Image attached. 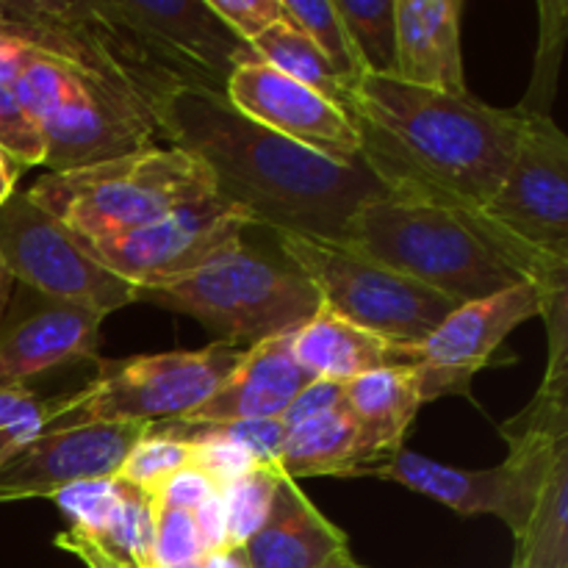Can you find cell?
<instances>
[{
	"label": "cell",
	"instance_id": "83f0119b",
	"mask_svg": "<svg viewBox=\"0 0 568 568\" xmlns=\"http://www.w3.org/2000/svg\"><path fill=\"white\" fill-rule=\"evenodd\" d=\"M281 477L275 466H253L247 475L233 480L222 491L227 514V544L244 547L261 530Z\"/></svg>",
	"mask_w": 568,
	"mask_h": 568
},
{
	"label": "cell",
	"instance_id": "5bb4252c",
	"mask_svg": "<svg viewBox=\"0 0 568 568\" xmlns=\"http://www.w3.org/2000/svg\"><path fill=\"white\" fill-rule=\"evenodd\" d=\"M150 433L144 422H89L42 430L0 466V503L48 497L83 480H111Z\"/></svg>",
	"mask_w": 568,
	"mask_h": 568
},
{
	"label": "cell",
	"instance_id": "cb8c5ba5",
	"mask_svg": "<svg viewBox=\"0 0 568 568\" xmlns=\"http://www.w3.org/2000/svg\"><path fill=\"white\" fill-rule=\"evenodd\" d=\"M250 48L264 64L275 67L277 72L303 83V87L314 89V92H320L322 98L336 103L347 114V87L338 81L325 55L316 50V44L286 17H281L275 26L266 28Z\"/></svg>",
	"mask_w": 568,
	"mask_h": 568
},
{
	"label": "cell",
	"instance_id": "1f68e13d",
	"mask_svg": "<svg viewBox=\"0 0 568 568\" xmlns=\"http://www.w3.org/2000/svg\"><path fill=\"white\" fill-rule=\"evenodd\" d=\"M53 503L64 510L70 525L83 527L89 532H103L120 503V480L111 477V480L75 483L55 494Z\"/></svg>",
	"mask_w": 568,
	"mask_h": 568
},
{
	"label": "cell",
	"instance_id": "4dcf8cb0",
	"mask_svg": "<svg viewBox=\"0 0 568 568\" xmlns=\"http://www.w3.org/2000/svg\"><path fill=\"white\" fill-rule=\"evenodd\" d=\"M48 403L28 386H0V466L44 430Z\"/></svg>",
	"mask_w": 568,
	"mask_h": 568
},
{
	"label": "cell",
	"instance_id": "ac0fdd59",
	"mask_svg": "<svg viewBox=\"0 0 568 568\" xmlns=\"http://www.w3.org/2000/svg\"><path fill=\"white\" fill-rule=\"evenodd\" d=\"M460 0H394L397 48L392 78L410 87L469 94L460 55Z\"/></svg>",
	"mask_w": 568,
	"mask_h": 568
},
{
	"label": "cell",
	"instance_id": "ab89813d",
	"mask_svg": "<svg viewBox=\"0 0 568 568\" xmlns=\"http://www.w3.org/2000/svg\"><path fill=\"white\" fill-rule=\"evenodd\" d=\"M205 568H253L247 560V552L244 547H236V544H227L220 552H211L203 558Z\"/></svg>",
	"mask_w": 568,
	"mask_h": 568
},
{
	"label": "cell",
	"instance_id": "4316f807",
	"mask_svg": "<svg viewBox=\"0 0 568 568\" xmlns=\"http://www.w3.org/2000/svg\"><path fill=\"white\" fill-rule=\"evenodd\" d=\"M541 11V42H538L536 72H532L530 92L519 105L521 114L549 116L552 109L555 87H558V70L564 61L566 33H568V3L564 0H544Z\"/></svg>",
	"mask_w": 568,
	"mask_h": 568
},
{
	"label": "cell",
	"instance_id": "7c38bea8",
	"mask_svg": "<svg viewBox=\"0 0 568 568\" xmlns=\"http://www.w3.org/2000/svg\"><path fill=\"white\" fill-rule=\"evenodd\" d=\"M486 214L541 253L568 261V142L552 116L525 114L514 164Z\"/></svg>",
	"mask_w": 568,
	"mask_h": 568
},
{
	"label": "cell",
	"instance_id": "60d3db41",
	"mask_svg": "<svg viewBox=\"0 0 568 568\" xmlns=\"http://www.w3.org/2000/svg\"><path fill=\"white\" fill-rule=\"evenodd\" d=\"M20 164H14V161L9 159V155L0 150V205L6 203V200L11 197V194L17 192V178H20Z\"/></svg>",
	"mask_w": 568,
	"mask_h": 568
},
{
	"label": "cell",
	"instance_id": "7402d4cb",
	"mask_svg": "<svg viewBox=\"0 0 568 568\" xmlns=\"http://www.w3.org/2000/svg\"><path fill=\"white\" fill-rule=\"evenodd\" d=\"M381 466V458L361 433L358 422L338 405L331 414L303 422L286 433V444L277 458V471L297 483L300 477H361Z\"/></svg>",
	"mask_w": 568,
	"mask_h": 568
},
{
	"label": "cell",
	"instance_id": "277c9868",
	"mask_svg": "<svg viewBox=\"0 0 568 568\" xmlns=\"http://www.w3.org/2000/svg\"><path fill=\"white\" fill-rule=\"evenodd\" d=\"M28 200L78 239L116 236L214 197V178L181 148H144L70 172H48Z\"/></svg>",
	"mask_w": 568,
	"mask_h": 568
},
{
	"label": "cell",
	"instance_id": "5b68a950",
	"mask_svg": "<svg viewBox=\"0 0 568 568\" xmlns=\"http://www.w3.org/2000/svg\"><path fill=\"white\" fill-rule=\"evenodd\" d=\"M136 303L192 316L216 342L239 349L297 331L322 308L308 277L244 244L225 250L181 281L139 288Z\"/></svg>",
	"mask_w": 568,
	"mask_h": 568
},
{
	"label": "cell",
	"instance_id": "f546056e",
	"mask_svg": "<svg viewBox=\"0 0 568 568\" xmlns=\"http://www.w3.org/2000/svg\"><path fill=\"white\" fill-rule=\"evenodd\" d=\"M148 499L153 514V568H181L205 558L194 516L189 510L166 508L150 494Z\"/></svg>",
	"mask_w": 568,
	"mask_h": 568
},
{
	"label": "cell",
	"instance_id": "8992f818",
	"mask_svg": "<svg viewBox=\"0 0 568 568\" xmlns=\"http://www.w3.org/2000/svg\"><path fill=\"white\" fill-rule=\"evenodd\" d=\"M242 355L244 349L211 342L203 349H172L125 361L100 358L98 375L87 386L48 403L44 430L89 422H172L200 408Z\"/></svg>",
	"mask_w": 568,
	"mask_h": 568
},
{
	"label": "cell",
	"instance_id": "7bdbcfd3",
	"mask_svg": "<svg viewBox=\"0 0 568 568\" xmlns=\"http://www.w3.org/2000/svg\"><path fill=\"white\" fill-rule=\"evenodd\" d=\"M11 286H14V281H11V275H9V272H6L3 261H0V311H3V305L9 303Z\"/></svg>",
	"mask_w": 568,
	"mask_h": 568
},
{
	"label": "cell",
	"instance_id": "f35d334b",
	"mask_svg": "<svg viewBox=\"0 0 568 568\" xmlns=\"http://www.w3.org/2000/svg\"><path fill=\"white\" fill-rule=\"evenodd\" d=\"M192 516L205 555L220 552V549L227 547V514L222 491H214L211 497H205L203 503L192 510Z\"/></svg>",
	"mask_w": 568,
	"mask_h": 568
},
{
	"label": "cell",
	"instance_id": "f1b7e54d",
	"mask_svg": "<svg viewBox=\"0 0 568 568\" xmlns=\"http://www.w3.org/2000/svg\"><path fill=\"white\" fill-rule=\"evenodd\" d=\"M192 466V444L178 442V438L161 436V433L150 430L131 455L125 464L116 471V480L128 483V486L139 488V491H153L155 486L172 477L175 471Z\"/></svg>",
	"mask_w": 568,
	"mask_h": 568
},
{
	"label": "cell",
	"instance_id": "e575fe53",
	"mask_svg": "<svg viewBox=\"0 0 568 568\" xmlns=\"http://www.w3.org/2000/svg\"><path fill=\"white\" fill-rule=\"evenodd\" d=\"M192 444V466L203 471L220 491H225L233 480L247 475L255 464L247 449L227 442H186Z\"/></svg>",
	"mask_w": 568,
	"mask_h": 568
},
{
	"label": "cell",
	"instance_id": "2e32d148",
	"mask_svg": "<svg viewBox=\"0 0 568 568\" xmlns=\"http://www.w3.org/2000/svg\"><path fill=\"white\" fill-rule=\"evenodd\" d=\"M100 322L94 311L20 286L0 311V386H26L28 377L81 361L98 364Z\"/></svg>",
	"mask_w": 568,
	"mask_h": 568
},
{
	"label": "cell",
	"instance_id": "ba28073f",
	"mask_svg": "<svg viewBox=\"0 0 568 568\" xmlns=\"http://www.w3.org/2000/svg\"><path fill=\"white\" fill-rule=\"evenodd\" d=\"M0 261L20 286L100 316L136 303V288L100 266L81 239L26 192H14L0 205Z\"/></svg>",
	"mask_w": 568,
	"mask_h": 568
},
{
	"label": "cell",
	"instance_id": "74e56055",
	"mask_svg": "<svg viewBox=\"0 0 568 568\" xmlns=\"http://www.w3.org/2000/svg\"><path fill=\"white\" fill-rule=\"evenodd\" d=\"M344 403V383H331V381H314L303 388V392L294 397V403L288 405L286 414L281 416V422L286 425V430L303 425V422L316 419L322 414H331L338 405Z\"/></svg>",
	"mask_w": 568,
	"mask_h": 568
},
{
	"label": "cell",
	"instance_id": "9a60e30c",
	"mask_svg": "<svg viewBox=\"0 0 568 568\" xmlns=\"http://www.w3.org/2000/svg\"><path fill=\"white\" fill-rule=\"evenodd\" d=\"M225 98L253 122L325 159L342 164L361 161V139L349 114L261 59L244 61L231 72Z\"/></svg>",
	"mask_w": 568,
	"mask_h": 568
},
{
	"label": "cell",
	"instance_id": "7a4b0ae2",
	"mask_svg": "<svg viewBox=\"0 0 568 568\" xmlns=\"http://www.w3.org/2000/svg\"><path fill=\"white\" fill-rule=\"evenodd\" d=\"M347 114L361 161L392 197H422L486 209L503 186L525 114L471 94L410 87L366 75L347 89Z\"/></svg>",
	"mask_w": 568,
	"mask_h": 568
},
{
	"label": "cell",
	"instance_id": "9c48e42d",
	"mask_svg": "<svg viewBox=\"0 0 568 568\" xmlns=\"http://www.w3.org/2000/svg\"><path fill=\"white\" fill-rule=\"evenodd\" d=\"M250 225L253 216L247 211L214 194L153 225L89 242L81 239V244L100 266L139 292L192 275L220 253L242 244V233Z\"/></svg>",
	"mask_w": 568,
	"mask_h": 568
},
{
	"label": "cell",
	"instance_id": "3957f363",
	"mask_svg": "<svg viewBox=\"0 0 568 568\" xmlns=\"http://www.w3.org/2000/svg\"><path fill=\"white\" fill-rule=\"evenodd\" d=\"M344 247L458 305L494 297L519 283L544 292L568 286V261L527 244L486 209L458 203L392 194L369 200L349 222Z\"/></svg>",
	"mask_w": 568,
	"mask_h": 568
},
{
	"label": "cell",
	"instance_id": "8d00e7d4",
	"mask_svg": "<svg viewBox=\"0 0 568 568\" xmlns=\"http://www.w3.org/2000/svg\"><path fill=\"white\" fill-rule=\"evenodd\" d=\"M214 491H220V488H216L214 483L203 475V471L194 469V466H186V469H181V471H175L172 477H166L161 486H155L153 491H148V494L153 499H159L161 505H166V508L189 510V514H192V510L197 508L205 497H211Z\"/></svg>",
	"mask_w": 568,
	"mask_h": 568
},
{
	"label": "cell",
	"instance_id": "484cf974",
	"mask_svg": "<svg viewBox=\"0 0 568 568\" xmlns=\"http://www.w3.org/2000/svg\"><path fill=\"white\" fill-rule=\"evenodd\" d=\"M336 9L355 48L364 55L369 75L392 78L397 48L394 0H336Z\"/></svg>",
	"mask_w": 568,
	"mask_h": 568
},
{
	"label": "cell",
	"instance_id": "b9f144b4",
	"mask_svg": "<svg viewBox=\"0 0 568 568\" xmlns=\"http://www.w3.org/2000/svg\"><path fill=\"white\" fill-rule=\"evenodd\" d=\"M320 568H366V566H361L358 560L349 555V549H342V552L333 555V558L327 560V564H322Z\"/></svg>",
	"mask_w": 568,
	"mask_h": 568
},
{
	"label": "cell",
	"instance_id": "ee69618b",
	"mask_svg": "<svg viewBox=\"0 0 568 568\" xmlns=\"http://www.w3.org/2000/svg\"><path fill=\"white\" fill-rule=\"evenodd\" d=\"M181 568H205V564H203V558H200V560H194V564H186V566H181Z\"/></svg>",
	"mask_w": 568,
	"mask_h": 568
},
{
	"label": "cell",
	"instance_id": "d6986e66",
	"mask_svg": "<svg viewBox=\"0 0 568 568\" xmlns=\"http://www.w3.org/2000/svg\"><path fill=\"white\" fill-rule=\"evenodd\" d=\"M342 549H349L347 532L325 519L286 475L277 483L261 530L244 544L253 568H320Z\"/></svg>",
	"mask_w": 568,
	"mask_h": 568
},
{
	"label": "cell",
	"instance_id": "6da1fadb",
	"mask_svg": "<svg viewBox=\"0 0 568 568\" xmlns=\"http://www.w3.org/2000/svg\"><path fill=\"white\" fill-rule=\"evenodd\" d=\"M159 131L203 161L216 197L275 233L344 244L361 205L386 197L364 161L325 159L244 116L225 94L181 89L161 109Z\"/></svg>",
	"mask_w": 568,
	"mask_h": 568
},
{
	"label": "cell",
	"instance_id": "836d02e7",
	"mask_svg": "<svg viewBox=\"0 0 568 568\" xmlns=\"http://www.w3.org/2000/svg\"><path fill=\"white\" fill-rule=\"evenodd\" d=\"M205 3L244 44H253L283 17L281 0H205Z\"/></svg>",
	"mask_w": 568,
	"mask_h": 568
},
{
	"label": "cell",
	"instance_id": "d4e9b609",
	"mask_svg": "<svg viewBox=\"0 0 568 568\" xmlns=\"http://www.w3.org/2000/svg\"><path fill=\"white\" fill-rule=\"evenodd\" d=\"M281 9L283 17L316 44V50L325 55L344 87H355L369 75L364 55L358 53L342 14H338L336 0H281Z\"/></svg>",
	"mask_w": 568,
	"mask_h": 568
},
{
	"label": "cell",
	"instance_id": "52a82bcc",
	"mask_svg": "<svg viewBox=\"0 0 568 568\" xmlns=\"http://www.w3.org/2000/svg\"><path fill=\"white\" fill-rule=\"evenodd\" d=\"M277 242L288 264L308 277L327 311L399 347L422 344L458 308V303L444 294L375 264L344 244L297 233H277Z\"/></svg>",
	"mask_w": 568,
	"mask_h": 568
},
{
	"label": "cell",
	"instance_id": "d590c367",
	"mask_svg": "<svg viewBox=\"0 0 568 568\" xmlns=\"http://www.w3.org/2000/svg\"><path fill=\"white\" fill-rule=\"evenodd\" d=\"M53 544L59 549H64V552L75 555L87 568H139L131 558H125L114 547H109L103 538L75 525H67V530L59 532Z\"/></svg>",
	"mask_w": 568,
	"mask_h": 568
},
{
	"label": "cell",
	"instance_id": "30bf717a",
	"mask_svg": "<svg viewBox=\"0 0 568 568\" xmlns=\"http://www.w3.org/2000/svg\"><path fill=\"white\" fill-rule=\"evenodd\" d=\"M544 294L532 283H519L494 297L458 305L425 342L410 347L422 405L442 397L471 399V377L491 364L521 322L541 316Z\"/></svg>",
	"mask_w": 568,
	"mask_h": 568
},
{
	"label": "cell",
	"instance_id": "603a6c76",
	"mask_svg": "<svg viewBox=\"0 0 568 568\" xmlns=\"http://www.w3.org/2000/svg\"><path fill=\"white\" fill-rule=\"evenodd\" d=\"M510 568H568V449L544 480Z\"/></svg>",
	"mask_w": 568,
	"mask_h": 568
},
{
	"label": "cell",
	"instance_id": "d6a6232c",
	"mask_svg": "<svg viewBox=\"0 0 568 568\" xmlns=\"http://www.w3.org/2000/svg\"><path fill=\"white\" fill-rule=\"evenodd\" d=\"M0 150L20 166L44 164L42 131L14 98L9 83H0Z\"/></svg>",
	"mask_w": 568,
	"mask_h": 568
},
{
	"label": "cell",
	"instance_id": "ffe728a7",
	"mask_svg": "<svg viewBox=\"0 0 568 568\" xmlns=\"http://www.w3.org/2000/svg\"><path fill=\"white\" fill-rule=\"evenodd\" d=\"M297 364L314 381L349 383L366 372L410 364V347L386 342L322 305L292 336Z\"/></svg>",
	"mask_w": 568,
	"mask_h": 568
},
{
	"label": "cell",
	"instance_id": "e0dca14e",
	"mask_svg": "<svg viewBox=\"0 0 568 568\" xmlns=\"http://www.w3.org/2000/svg\"><path fill=\"white\" fill-rule=\"evenodd\" d=\"M292 336L294 331H288L244 349L242 361L233 366L225 383L200 408L172 422H159L155 427L189 430L231 422L281 419L294 397L314 383V377L294 358Z\"/></svg>",
	"mask_w": 568,
	"mask_h": 568
},
{
	"label": "cell",
	"instance_id": "8fae6325",
	"mask_svg": "<svg viewBox=\"0 0 568 568\" xmlns=\"http://www.w3.org/2000/svg\"><path fill=\"white\" fill-rule=\"evenodd\" d=\"M109 6L181 89L225 94L231 72L258 59L205 0H122Z\"/></svg>",
	"mask_w": 568,
	"mask_h": 568
},
{
	"label": "cell",
	"instance_id": "44dd1931",
	"mask_svg": "<svg viewBox=\"0 0 568 568\" xmlns=\"http://www.w3.org/2000/svg\"><path fill=\"white\" fill-rule=\"evenodd\" d=\"M344 405L381 458V466L388 464L403 453L405 436L422 408L414 364L386 366L344 383Z\"/></svg>",
	"mask_w": 568,
	"mask_h": 568
},
{
	"label": "cell",
	"instance_id": "4fadbf2b",
	"mask_svg": "<svg viewBox=\"0 0 568 568\" xmlns=\"http://www.w3.org/2000/svg\"><path fill=\"white\" fill-rule=\"evenodd\" d=\"M39 131L44 136V166H50V172L120 159L155 148L161 139L159 125L142 105L75 64L64 103L39 122Z\"/></svg>",
	"mask_w": 568,
	"mask_h": 568
}]
</instances>
